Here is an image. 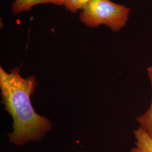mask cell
Returning <instances> with one entry per match:
<instances>
[{
	"instance_id": "obj_7",
	"label": "cell",
	"mask_w": 152,
	"mask_h": 152,
	"mask_svg": "<svg viewBox=\"0 0 152 152\" xmlns=\"http://www.w3.org/2000/svg\"><path fill=\"white\" fill-rule=\"evenodd\" d=\"M147 72H148V73H152V66H151V67H149V68H148V69H147Z\"/></svg>"
},
{
	"instance_id": "obj_2",
	"label": "cell",
	"mask_w": 152,
	"mask_h": 152,
	"mask_svg": "<svg viewBox=\"0 0 152 152\" xmlns=\"http://www.w3.org/2000/svg\"><path fill=\"white\" fill-rule=\"evenodd\" d=\"M130 12L126 6L110 0H91L82 10L80 18L88 27L104 24L112 31L118 32L126 26Z\"/></svg>"
},
{
	"instance_id": "obj_5",
	"label": "cell",
	"mask_w": 152,
	"mask_h": 152,
	"mask_svg": "<svg viewBox=\"0 0 152 152\" xmlns=\"http://www.w3.org/2000/svg\"><path fill=\"white\" fill-rule=\"evenodd\" d=\"M151 88H152V100L150 107L147 111L139 117L136 118V121L140 129L144 131L152 139V73H148Z\"/></svg>"
},
{
	"instance_id": "obj_4",
	"label": "cell",
	"mask_w": 152,
	"mask_h": 152,
	"mask_svg": "<svg viewBox=\"0 0 152 152\" xmlns=\"http://www.w3.org/2000/svg\"><path fill=\"white\" fill-rule=\"evenodd\" d=\"M134 134L136 140L135 147L130 152H152V139L144 131L139 127Z\"/></svg>"
},
{
	"instance_id": "obj_3",
	"label": "cell",
	"mask_w": 152,
	"mask_h": 152,
	"mask_svg": "<svg viewBox=\"0 0 152 152\" xmlns=\"http://www.w3.org/2000/svg\"><path fill=\"white\" fill-rule=\"evenodd\" d=\"M42 4L63 5L61 0H15L12 4L11 10L14 14H18L24 11H30L33 6Z\"/></svg>"
},
{
	"instance_id": "obj_1",
	"label": "cell",
	"mask_w": 152,
	"mask_h": 152,
	"mask_svg": "<svg viewBox=\"0 0 152 152\" xmlns=\"http://www.w3.org/2000/svg\"><path fill=\"white\" fill-rule=\"evenodd\" d=\"M38 85L35 76L23 78L19 67L9 73L0 67L2 103L13 119V132L9 134V139L17 146L42 140L51 129L50 121L37 114L31 103V96Z\"/></svg>"
},
{
	"instance_id": "obj_6",
	"label": "cell",
	"mask_w": 152,
	"mask_h": 152,
	"mask_svg": "<svg viewBox=\"0 0 152 152\" xmlns=\"http://www.w3.org/2000/svg\"><path fill=\"white\" fill-rule=\"evenodd\" d=\"M91 0H61L63 5L66 9L73 13H76L78 10H83Z\"/></svg>"
}]
</instances>
